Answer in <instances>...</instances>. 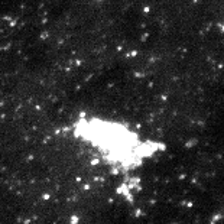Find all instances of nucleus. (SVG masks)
<instances>
[{
	"label": "nucleus",
	"instance_id": "f257e3e1",
	"mask_svg": "<svg viewBox=\"0 0 224 224\" xmlns=\"http://www.w3.org/2000/svg\"><path fill=\"white\" fill-rule=\"evenodd\" d=\"M72 136L93 149L114 173H129L166 149L165 143L143 139L119 120L81 114L71 124Z\"/></svg>",
	"mask_w": 224,
	"mask_h": 224
},
{
	"label": "nucleus",
	"instance_id": "f03ea898",
	"mask_svg": "<svg viewBox=\"0 0 224 224\" xmlns=\"http://www.w3.org/2000/svg\"><path fill=\"white\" fill-rule=\"evenodd\" d=\"M221 217H223V214H218V215H215V217L213 218V223H215V221H217V220H220Z\"/></svg>",
	"mask_w": 224,
	"mask_h": 224
}]
</instances>
